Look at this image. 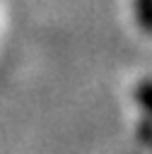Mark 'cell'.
<instances>
[{
	"label": "cell",
	"mask_w": 152,
	"mask_h": 154,
	"mask_svg": "<svg viewBox=\"0 0 152 154\" xmlns=\"http://www.w3.org/2000/svg\"><path fill=\"white\" fill-rule=\"evenodd\" d=\"M135 19L142 31L152 34V0H135Z\"/></svg>",
	"instance_id": "6da1fadb"
},
{
	"label": "cell",
	"mask_w": 152,
	"mask_h": 154,
	"mask_svg": "<svg viewBox=\"0 0 152 154\" xmlns=\"http://www.w3.org/2000/svg\"><path fill=\"white\" fill-rule=\"evenodd\" d=\"M140 140L145 142V144H150L152 147V120H145V123H140Z\"/></svg>",
	"instance_id": "3957f363"
},
{
	"label": "cell",
	"mask_w": 152,
	"mask_h": 154,
	"mask_svg": "<svg viewBox=\"0 0 152 154\" xmlns=\"http://www.w3.org/2000/svg\"><path fill=\"white\" fill-rule=\"evenodd\" d=\"M135 99H138V103L142 106V111H145L147 116H152V82H150V79H145V82L138 84Z\"/></svg>",
	"instance_id": "7a4b0ae2"
}]
</instances>
